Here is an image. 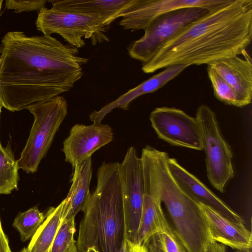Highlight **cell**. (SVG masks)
<instances>
[{"label":"cell","mask_w":252,"mask_h":252,"mask_svg":"<svg viewBox=\"0 0 252 252\" xmlns=\"http://www.w3.org/2000/svg\"><path fill=\"white\" fill-rule=\"evenodd\" d=\"M78 49L51 35L9 32L0 45V104L28 109L69 91L83 74L89 59Z\"/></svg>","instance_id":"cell-1"},{"label":"cell","mask_w":252,"mask_h":252,"mask_svg":"<svg viewBox=\"0 0 252 252\" xmlns=\"http://www.w3.org/2000/svg\"><path fill=\"white\" fill-rule=\"evenodd\" d=\"M252 39V0H230L208 11L168 41L142 70L211 64L243 55Z\"/></svg>","instance_id":"cell-2"},{"label":"cell","mask_w":252,"mask_h":252,"mask_svg":"<svg viewBox=\"0 0 252 252\" xmlns=\"http://www.w3.org/2000/svg\"><path fill=\"white\" fill-rule=\"evenodd\" d=\"M76 245L79 252H118L124 239L119 163L103 162L97 185L82 210Z\"/></svg>","instance_id":"cell-3"},{"label":"cell","mask_w":252,"mask_h":252,"mask_svg":"<svg viewBox=\"0 0 252 252\" xmlns=\"http://www.w3.org/2000/svg\"><path fill=\"white\" fill-rule=\"evenodd\" d=\"M158 191L173 223L174 231L188 252H204L211 240L198 203L178 186L166 164V152L154 150Z\"/></svg>","instance_id":"cell-4"},{"label":"cell","mask_w":252,"mask_h":252,"mask_svg":"<svg viewBox=\"0 0 252 252\" xmlns=\"http://www.w3.org/2000/svg\"><path fill=\"white\" fill-rule=\"evenodd\" d=\"M34 121L20 158L19 169L34 173L49 150L56 133L67 114V103L61 95L33 105L28 109Z\"/></svg>","instance_id":"cell-5"},{"label":"cell","mask_w":252,"mask_h":252,"mask_svg":"<svg viewBox=\"0 0 252 252\" xmlns=\"http://www.w3.org/2000/svg\"><path fill=\"white\" fill-rule=\"evenodd\" d=\"M37 29L43 34L57 33L68 44L77 49L85 45V39L92 44L109 41L104 34L107 26L99 14H83L63 11L53 7L43 8L38 12L35 22Z\"/></svg>","instance_id":"cell-6"},{"label":"cell","mask_w":252,"mask_h":252,"mask_svg":"<svg viewBox=\"0 0 252 252\" xmlns=\"http://www.w3.org/2000/svg\"><path fill=\"white\" fill-rule=\"evenodd\" d=\"M195 116L205 154L208 180L215 189L223 192L226 184L234 176L231 148L221 134L215 113L209 106H199Z\"/></svg>","instance_id":"cell-7"},{"label":"cell","mask_w":252,"mask_h":252,"mask_svg":"<svg viewBox=\"0 0 252 252\" xmlns=\"http://www.w3.org/2000/svg\"><path fill=\"white\" fill-rule=\"evenodd\" d=\"M208 11L200 7H186L158 16L144 30L145 33L140 38L127 46L129 56L142 65L147 63L180 31Z\"/></svg>","instance_id":"cell-8"},{"label":"cell","mask_w":252,"mask_h":252,"mask_svg":"<svg viewBox=\"0 0 252 252\" xmlns=\"http://www.w3.org/2000/svg\"><path fill=\"white\" fill-rule=\"evenodd\" d=\"M124 215V238L133 241L142 214L144 193L142 162L133 147L119 163Z\"/></svg>","instance_id":"cell-9"},{"label":"cell","mask_w":252,"mask_h":252,"mask_svg":"<svg viewBox=\"0 0 252 252\" xmlns=\"http://www.w3.org/2000/svg\"><path fill=\"white\" fill-rule=\"evenodd\" d=\"M149 118L160 139L174 146L203 150L200 127L195 117L178 108L160 107L153 110Z\"/></svg>","instance_id":"cell-10"},{"label":"cell","mask_w":252,"mask_h":252,"mask_svg":"<svg viewBox=\"0 0 252 252\" xmlns=\"http://www.w3.org/2000/svg\"><path fill=\"white\" fill-rule=\"evenodd\" d=\"M229 0H133L119 15V24L126 30H145L158 16L186 7H200L208 11L220 7Z\"/></svg>","instance_id":"cell-11"},{"label":"cell","mask_w":252,"mask_h":252,"mask_svg":"<svg viewBox=\"0 0 252 252\" xmlns=\"http://www.w3.org/2000/svg\"><path fill=\"white\" fill-rule=\"evenodd\" d=\"M113 139V133L107 124H93L90 126L77 124L71 128L63 142L62 149L65 160L72 168Z\"/></svg>","instance_id":"cell-12"},{"label":"cell","mask_w":252,"mask_h":252,"mask_svg":"<svg viewBox=\"0 0 252 252\" xmlns=\"http://www.w3.org/2000/svg\"><path fill=\"white\" fill-rule=\"evenodd\" d=\"M197 203L213 241L236 250L252 248V232L246 228L244 222L232 220L207 205Z\"/></svg>","instance_id":"cell-13"},{"label":"cell","mask_w":252,"mask_h":252,"mask_svg":"<svg viewBox=\"0 0 252 252\" xmlns=\"http://www.w3.org/2000/svg\"><path fill=\"white\" fill-rule=\"evenodd\" d=\"M168 170L180 188L197 203L207 205L232 220L244 222L241 217L177 160L168 157Z\"/></svg>","instance_id":"cell-14"},{"label":"cell","mask_w":252,"mask_h":252,"mask_svg":"<svg viewBox=\"0 0 252 252\" xmlns=\"http://www.w3.org/2000/svg\"><path fill=\"white\" fill-rule=\"evenodd\" d=\"M188 66L184 64L171 65L128 90L116 100L106 104L100 110L91 113L90 120L93 124H100L107 114L115 108L126 110L130 103L142 95L154 92L162 88L180 74Z\"/></svg>","instance_id":"cell-15"},{"label":"cell","mask_w":252,"mask_h":252,"mask_svg":"<svg viewBox=\"0 0 252 252\" xmlns=\"http://www.w3.org/2000/svg\"><path fill=\"white\" fill-rule=\"evenodd\" d=\"M244 59L235 56L221 60L211 66L250 104L252 98V63L246 52Z\"/></svg>","instance_id":"cell-16"},{"label":"cell","mask_w":252,"mask_h":252,"mask_svg":"<svg viewBox=\"0 0 252 252\" xmlns=\"http://www.w3.org/2000/svg\"><path fill=\"white\" fill-rule=\"evenodd\" d=\"M133 0H53L48 1L51 2L52 7L63 11L99 14L105 19V25L108 27L119 18L120 14L131 4Z\"/></svg>","instance_id":"cell-17"},{"label":"cell","mask_w":252,"mask_h":252,"mask_svg":"<svg viewBox=\"0 0 252 252\" xmlns=\"http://www.w3.org/2000/svg\"><path fill=\"white\" fill-rule=\"evenodd\" d=\"M71 185L64 199L63 219L75 218L84 208L91 194L90 186L92 177V161L89 158L73 168Z\"/></svg>","instance_id":"cell-18"},{"label":"cell","mask_w":252,"mask_h":252,"mask_svg":"<svg viewBox=\"0 0 252 252\" xmlns=\"http://www.w3.org/2000/svg\"><path fill=\"white\" fill-rule=\"evenodd\" d=\"M63 199L57 207H51L45 218L31 238L26 252H50L59 226L63 219L65 207Z\"/></svg>","instance_id":"cell-19"},{"label":"cell","mask_w":252,"mask_h":252,"mask_svg":"<svg viewBox=\"0 0 252 252\" xmlns=\"http://www.w3.org/2000/svg\"><path fill=\"white\" fill-rule=\"evenodd\" d=\"M19 169L9 145L0 143V194H10L18 187Z\"/></svg>","instance_id":"cell-20"},{"label":"cell","mask_w":252,"mask_h":252,"mask_svg":"<svg viewBox=\"0 0 252 252\" xmlns=\"http://www.w3.org/2000/svg\"><path fill=\"white\" fill-rule=\"evenodd\" d=\"M207 70L214 95L219 100L237 107L248 105L240 94L209 65H207Z\"/></svg>","instance_id":"cell-21"},{"label":"cell","mask_w":252,"mask_h":252,"mask_svg":"<svg viewBox=\"0 0 252 252\" xmlns=\"http://www.w3.org/2000/svg\"><path fill=\"white\" fill-rule=\"evenodd\" d=\"M45 215L37 207L20 213L15 218L13 226L19 231L22 241L32 238L44 221Z\"/></svg>","instance_id":"cell-22"},{"label":"cell","mask_w":252,"mask_h":252,"mask_svg":"<svg viewBox=\"0 0 252 252\" xmlns=\"http://www.w3.org/2000/svg\"><path fill=\"white\" fill-rule=\"evenodd\" d=\"M75 232V218L63 219L50 252H79L74 239Z\"/></svg>","instance_id":"cell-23"},{"label":"cell","mask_w":252,"mask_h":252,"mask_svg":"<svg viewBox=\"0 0 252 252\" xmlns=\"http://www.w3.org/2000/svg\"><path fill=\"white\" fill-rule=\"evenodd\" d=\"M144 246L148 252H188L173 229L153 235Z\"/></svg>","instance_id":"cell-24"},{"label":"cell","mask_w":252,"mask_h":252,"mask_svg":"<svg viewBox=\"0 0 252 252\" xmlns=\"http://www.w3.org/2000/svg\"><path fill=\"white\" fill-rule=\"evenodd\" d=\"M48 1L47 0H6L5 6L8 9L14 10L16 13L22 12L40 11L45 8L46 3Z\"/></svg>","instance_id":"cell-25"},{"label":"cell","mask_w":252,"mask_h":252,"mask_svg":"<svg viewBox=\"0 0 252 252\" xmlns=\"http://www.w3.org/2000/svg\"><path fill=\"white\" fill-rule=\"evenodd\" d=\"M118 252H148L145 246L136 244L124 238Z\"/></svg>","instance_id":"cell-26"},{"label":"cell","mask_w":252,"mask_h":252,"mask_svg":"<svg viewBox=\"0 0 252 252\" xmlns=\"http://www.w3.org/2000/svg\"><path fill=\"white\" fill-rule=\"evenodd\" d=\"M0 252H12L9 245L8 240L4 233L0 219Z\"/></svg>","instance_id":"cell-27"},{"label":"cell","mask_w":252,"mask_h":252,"mask_svg":"<svg viewBox=\"0 0 252 252\" xmlns=\"http://www.w3.org/2000/svg\"><path fill=\"white\" fill-rule=\"evenodd\" d=\"M204 252H226L225 246L211 241L206 246Z\"/></svg>","instance_id":"cell-28"},{"label":"cell","mask_w":252,"mask_h":252,"mask_svg":"<svg viewBox=\"0 0 252 252\" xmlns=\"http://www.w3.org/2000/svg\"><path fill=\"white\" fill-rule=\"evenodd\" d=\"M235 252H252V248L246 250H236Z\"/></svg>","instance_id":"cell-29"},{"label":"cell","mask_w":252,"mask_h":252,"mask_svg":"<svg viewBox=\"0 0 252 252\" xmlns=\"http://www.w3.org/2000/svg\"><path fill=\"white\" fill-rule=\"evenodd\" d=\"M3 1V0H0V15H1V6H2V4Z\"/></svg>","instance_id":"cell-30"},{"label":"cell","mask_w":252,"mask_h":252,"mask_svg":"<svg viewBox=\"0 0 252 252\" xmlns=\"http://www.w3.org/2000/svg\"><path fill=\"white\" fill-rule=\"evenodd\" d=\"M26 252V248H23L22 250H21L20 252Z\"/></svg>","instance_id":"cell-31"},{"label":"cell","mask_w":252,"mask_h":252,"mask_svg":"<svg viewBox=\"0 0 252 252\" xmlns=\"http://www.w3.org/2000/svg\"><path fill=\"white\" fill-rule=\"evenodd\" d=\"M1 108H2V107H1V106L0 104V115Z\"/></svg>","instance_id":"cell-32"}]
</instances>
